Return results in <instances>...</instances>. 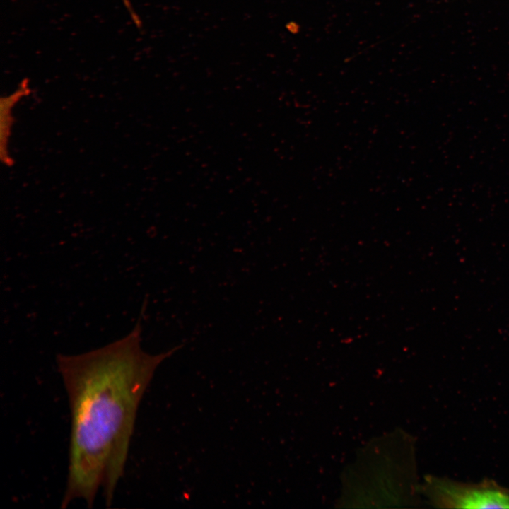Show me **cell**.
<instances>
[{
	"label": "cell",
	"instance_id": "cell-2",
	"mask_svg": "<svg viewBox=\"0 0 509 509\" xmlns=\"http://www.w3.org/2000/svg\"><path fill=\"white\" fill-rule=\"evenodd\" d=\"M428 492L440 508H509V489L491 480L467 484L433 478L428 480Z\"/></svg>",
	"mask_w": 509,
	"mask_h": 509
},
{
	"label": "cell",
	"instance_id": "cell-1",
	"mask_svg": "<svg viewBox=\"0 0 509 509\" xmlns=\"http://www.w3.org/2000/svg\"><path fill=\"white\" fill-rule=\"evenodd\" d=\"M141 319L127 335L104 346L57 356L71 420L62 508L76 500L91 508L100 488L107 506L112 503L143 395L157 367L182 347L144 351Z\"/></svg>",
	"mask_w": 509,
	"mask_h": 509
},
{
	"label": "cell",
	"instance_id": "cell-3",
	"mask_svg": "<svg viewBox=\"0 0 509 509\" xmlns=\"http://www.w3.org/2000/svg\"><path fill=\"white\" fill-rule=\"evenodd\" d=\"M29 93L28 80L24 79L14 93L1 98V158L6 164L11 163L8 162L10 158L7 151V141L11 127V109L22 97L27 95Z\"/></svg>",
	"mask_w": 509,
	"mask_h": 509
}]
</instances>
